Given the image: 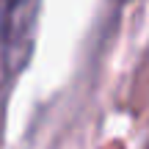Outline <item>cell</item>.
I'll list each match as a JSON object with an SVG mask.
<instances>
[{"label":"cell","instance_id":"1","mask_svg":"<svg viewBox=\"0 0 149 149\" xmlns=\"http://www.w3.org/2000/svg\"><path fill=\"white\" fill-rule=\"evenodd\" d=\"M39 0H0V53L8 72L28 64L36 39Z\"/></svg>","mask_w":149,"mask_h":149}]
</instances>
